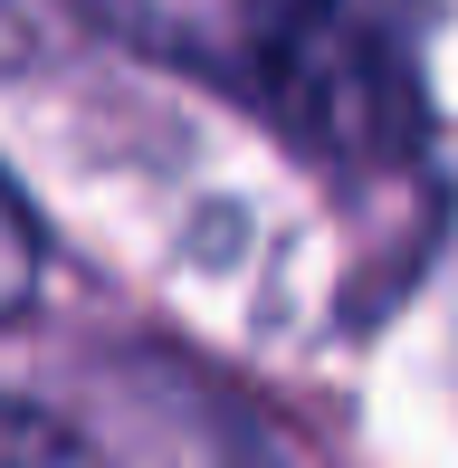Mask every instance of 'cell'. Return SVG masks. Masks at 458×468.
Returning a JSON list of instances; mask_svg holds the SVG:
<instances>
[{
    "label": "cell",
    "mask_w": 458,
    "mask_h": 468,
    "mask_svg": "<svg viewBox=\"0 0 458 468\" xmlns=\"http://www.w3.org/2000/svg\"><path fill=\"white\" fill-rule=\"evenodd\" d=\"M29 278H38V220L19 210V191L0 182V315L29 306Z\"/></svg>",
    "instance_id": "3957f363"
},
{
    "label": "cell",
    "mask_w": 458,
    "mask_h": 468,
    "mask_svg": "<svg viewBox=\"0 0 458 468\" xmlns=\"http://www.w3.org/2000/svg\"><path fill=\"white\" fill-rule=\"evenodd\" d=\"M0 468H96V450L68 420L29 411V401H0Z\"/></svg>",
    "instance_id": "7a4b0ae2"
},
{
    "label": "cell",
    "mask_w": 458,
    "mask_h": 468,
    "mask_svg": "<svg viewBox=\"0 0 458 468\" xmlns=\"http://www.w3.org/2000/svg\"><path fill=\"white\" fill-rule=\"evenodd\" d=\"M267 115L335 173H401L430 134L401 0H239Z\"/></svg>",
    "instance_id": "6da1fadb"
}]
</instances>
